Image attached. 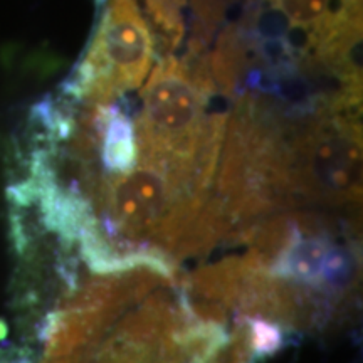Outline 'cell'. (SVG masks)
Here are the masks:
<instances>
[{
	"instance_id": "obj_4",
	"label": "cell",
	"mask_w": 363,
	"mask_h": 363,
	"mask_svg": "<svg viewBox=\"0 0 363 363\" xmlns=\"http://www.w3.org/2000/svg\"><path fill=\"white\" fill-rule=\"evenodd\" d=\"M294 30L305 35L306 51L318 52L352 30L362 29L360 0H272Z\"/></svg>"
},
{
	"instance_id": "obj_5",
	"label": "cell",
	"mask_w": 363,
	"mask_h": 363,
	"mask_svg": "<svg viewBox=\"0 0 363 363\" xmlns=\"http://www.w3.org/2000/svg\"><path fill=\"white\" fill-rule=\"evenodd\" d=\"M99 155L104 170L125 174L138 162V142L135 125L111 104L98 106Z\"/></svg>"
},
{
	"instance_id": "obj_6",
	"label": "cell",
	"mask_w": 363,
	"mask_h": 363,
	"mask_svg": "<svg viewBox=\"0 0 363 363\" xmlns=\"http://www.w3.org/2000/svg\"><path fill=\"white\" fill-rule=\"evenodd\" d=\"M184 6L185 0H143L142 16L165 56H172L184 39Z\"/></svg>"
},
{
	"instance_id": "obj_3",
	"label": "cell",
	"mask_w": 363,
	"mask_h": 363,
	"mask_svg": "<svg viewBox=\"0 0 363 363\" xmlns=\"http://www.w3.org/2000/svg\"><path fill=\"white\" fill-rule=\"evenodd\" d=\"M155 59V38L136 0H111L83 66V88L98 106L143 84Z\"/></svg>"
},
{
	"instance_id": "obj_2",
	"label": "cell",
	"mask_w": 363,
	"mask_h": 363,
	"mask_svg": "<svg viewBox=\"0 0 363 363\" xmlns=\"http://www.w3.org/2000/svg\"><path fill=\"white\" fill-rule=\"evenodd\" d=\"M289 190L328 202L362 195V131L338 113L321 118L286 148Z\"/></svg>"
},
{
	"instance_id": "obj_1",
	"label": "cell",
	"mask_w": 363,
	"mask_h": 363,
	"mask_svg": "<svg viewBox=\"0 0 363 363\" xmlns=\"http://www.w3.org/2000/svg\"><path fill=\"white\" fill-rule=\"evenodd\" d=\"M211 84L203 66L192 69L175 56L163 57L142 89L135 126L140 160L169 172L197 195L214 174L224 135V118L207 116Z\"/></svg>"
}]
</instances>
